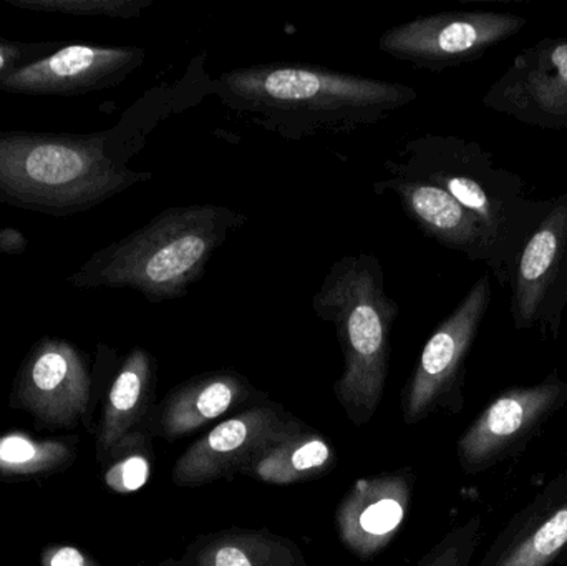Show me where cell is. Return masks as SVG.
<instances>
[{"label": "cell", "mask_w": 567, "mask_h": 566, "mask_svg": "<svg viewBox=\"0 0 567 566\" xmlns=\"http://www.w3.org/2000/svg\"><path fill=\"white\" fill-rule=\"evenodd\" d=\"M225 109L281 138L347 135L419 99L412 86L302 63L226 70L213 82Z\"/></svg>", "instance_id": "1"}, {"label": "cell", "mask_w": 567, "mask_h": 566, "mask_svg": "<svg viewBox=\"0 0 567 566\" xmlns=\"http://www.w3.org/2000/svg\"><path fill=\"white\" fill-rule=\"evenodd\" d=\"M130 112L96 133L0 132V203L42 215L85 213L152 175L128 168Z\"/></svg>", "instance_id": "2"}, {"label": "cell", "mask_w": 567, "mask_h": 566, "mask_svg": "<svg viewBox=\"0 0 567 566\" xmlns=\"http://www.w3.org/2000/svg\"><path fill=\"white\" fill-rule=\"evenodd\" d=\"M385 169L390 176L440 186L475 215L492 246V275L502 288L509 285L516 258L549 199L532 198L525 179L496 165L480 143L445 133H423L403 143L395 158L386 159Z\"/></svg>", "instance_id": "3"}, {"label": "cell", "mask_w": 567, "mask_h": 566, "mask_svg": "<svg viewBox=\"0 0 567 566\" xmlns=\"http://www.w3.org/2000/svg\"><path fill=\"white\" fill-rule=\"evenodd\" d=\"M249 222L221 205L175 206L92 256L66 281L75 288H128L150 302L188 295L229 235Z\"/></svg>", "instance_id": "4"}, {"label": "cell", "mask_w": 567, "mask_h": 566, "mask_svg": "<svg viewBox=\"0 0 567 566\" xmlns=\"http://www.w3.org/2000/svg\"><path fill=\"white\" fill-rule=\"evenodd\" d=\"M312 309L336 328L343 372L333 385L350 421L362 425L379 409L389 378L392 329L399 302L386 295L379 258L346 255L330 266L312 298Z\"/></svg>", "instance_id": "5"}, {"label": "cell", "mask_w": 567, "mask_h": 566, "mask_svg": "<svg viewBox=\"0 0 567 566\" xmlns=\"http://www.w3.org/2000/svg\"><path fill=\"white\" fill-rule=\"evenodd\" d=\"M492 301V279L482 275L456 308L436 326L403 391L402 411L406 424H416L439 409L462 411L466 361Z\"/></svg>", "instance_id": "6"}, {"label": "cell", "mask_w": 567, "mask_h": 566, "mask_svg": "<svg viewBox=\"0 0 567 566\" xmlns=\"http://www.w3.org/2000/svg\"><path fill=\"white\" fill-rule=\"evenodd\" d=\"M567 405V382L553 369L543 381L496 394L456 444L463 472L478 475L518 457Z\"/></svg>", "instance_id": "7"}, {"label": "cell", "mask_w": 567, "mask_h": 566, "mask_svg": "<svg viewBox=\"0 0 567 566\" xmlns=\"http://www.w3.org/2000/svg\"><path fill=\"white\" fill-rule=\"evenodd\" d=\"M508 288L516 331L558 341L567 308V193L549 198L516 258Z\"/></svg>", "instance_id": "8"}, {"label": "cell", "mask_w": 567, "mask_h": 566, "mask_svg": "<svg viewBox=\"0 0 567 566\" xmlns=\"http://www.w3.org/2000/svg\"><path fill=\"white\" fill-rule=\"evenodd\" d=\"M526 23L516 13L488 10L432 13L385 30L379 49L413 69L442 72L480 59L522 32Z\"/></svg>", "instance_id": "9"}, {"label": "cell", "mask_w": 567, "mask_h": 566, "mask_svg": "<svg viewBox=\"0 0 567 566\" xmlns=\"http://www.w3.org/2000/svg\"><path fill=\"white\" fill-rule=\"evenodd\" d=\"M483 105L535 128L567 130V35L545 37L518 52Z\"/></svg>", "instance_id": "10"}, {"label": "cell", "mask_w": 567, "mask_h": 566, "mask_svg": "<svg viewBox=\"0 0 567 566\" xmlns=\"http://www.w3.org/2000/svg\"><path fill=\"white\" fill-rule=\"evenodd\" d=\"M138 47L66 45L0 79L23 95H85L118 85L145 62Z\"/></svg>", "instance_id": "11"}, {"label": "cell", "mask_w": 567, "mask_h": 566, "mask_svg": "<svg viewBox=\"0 0 567 566\" xmlns=\"http://www.w3.org/2000/svg\"><path fill=\"white\" fill-rule=\"evenodd\" d=\"M92 379L82 352L59 339L35 344L20 368L16 401L37 421L72 428L85 415Z\"/></svg>", "instance_id": "12"}, {"label": "cell", "mask_w": 567, "mask_h": 566, "mask_svg": "<svg viewBox=\"0 0 567 566\" xmlns=\"http://www.w3.org/2000/svg\"><path fill=\"white\" fill-rule=\"evenodd\" d=\"M296 429L275 408H252L189 445L173 467L178 487H198L243 472L269 445Z\"/></svg>", "instance_id": "13"}, {"label": "cell", "mask_w": 567, "mask_h": 566, "mask_svg": "<svg viewBox=\"0 0 567 566\" xmlns=\"http://www.w3.org/2000/svg\"><path fill=\"white\" fill-rule=\"evenodd\" d=\"M567 566V467L516 512L478 566Z\"/></svg>", "instance_id": "14"}, {"label": "cell", "mask_w": 567, "mask_h": 566, "mask_svg": "<svg viewBox=\"0 0 567 566\" xmlns=\"http://www.w3.org/2000/svg\"><path fill=\"white\" fill-rule=\"evenodd\" d=\"M409 471L355 482L337 508L336 522L342 544L367 560L399 535L412 498Z\"/></svg>", "instance_id": "15"}, {"label": "cell", "mask_w": 567, "mask_h": 566, "mask_svg": "<svg viewBox=\"0 0 567 566\" xmlns=\"http://www.w3.org/2000/svg\"><path fill=\"white\" fill-rule=\"evenodd\" d=\"M373 189L377 195L393 193L403 213L433 241L492 271L493 251L485 228L445 189L409 176H390L377 182Z\"/></svg>", "instance_id": "16"}, {"label": "cell", "mask_w": 567, "mask_h": 566, "mask_svg": "<svg viewBox=\"0 0 567 566\" xmlns=\"http://www.w3.org/2000/svg\"><path fill=\"white\" fill-rule=\"evenodd\" d=\"M251 388L238 372L219 371L185 382L166 399L159 431L175 439L192 434L249 398Z\"/></svg>", "instance_id": "17"}, {"label": "cell", "mask_w": 567, "mask_h": 566, "mask_svg": "<svg viewBox=\"0 0 567 566\" xmlns=\"http://www.w3.org/2000/svg\"><path fill=\"white\" fill-rule=\"evenodd\" d=\"M155 378V358L145 349H133L123 361L106 395L99 435L100 455L109 454L142 421L152 401Z\"/></svg>", "instance_id": "18"}, {"label": "cell", "mask_w": 567, "mask_h": 566, "mask_svg": "<svg viewBox=\"0 0 567 566\" xmlns=\"http://www.w3.org/2000/svg\"><path fill=\"white\" fill-rule=\"evenodd\" d=\"M333 462L336 452L332 445L317 432L299 431L297 425L265 449L243 472L266 484L292 485L326 474Z\"/></svg>", "instance_id": "19"}, {"label": "cell", "mask_w": 567, "mask_h": 566, "mask_svg": "<svg viewBox=\"0 0 567 566\" xmlns=\"http://www.w3.org/2000/svg\"><path fill=\"white\" fill-rule=\"evenodd\" d=\"M299 550L265 532H226L206 542L196 566H300Z\"/></svg>", "instance_id": "20"}, {"label": "cell", "mask_w": 567, "mask_h": 566, "mask_svg": "<svg viewBox=\"0 0 567 566\" xmlns=\"http://www.w3.org/2000/svg\"><path fill=\"white\" fill-rule=\"evenodd\" d=\"M75 454L66 442L42 441L22 432L0 435V474L32 477L66 467Z\"/></svg>", "instance_id": "21"}, {"label": "cell", "mask_w": 567, "mask_h": 566, "mask_svg": "<svg viewBox=\"0 0 567 566\" xmlns=\"http://www.w3.org/2000/svg\"><path fill=\"white\" fill-rule=\"evenodd\" d=\"M105 484L118 494L138 491L150 478V459L138 435L130 434L109 452Z\"/></svg>", "instance_id": "22"}, {"label": "cell", "mask_w": 567, "mask_h": 566, "mask_svg": "<svg viewBox=\"0 0 567 566\" xmlns=\"http://www.w3.org/2000/svg\"><path fill=\"white\" fill-rule=\"evenodd\" d=\"M153 0H7L10 6L33 12L136 19Z\"/></svg>", "instance_id": "23"}, {"label": "cell", "mask_w": 567, "mask_h": 566, "mask_svg": "<svg viewBox=\"0 0 567 566\" xmlns=\"http://www.w3.org/2000/svg\"><path fill=\"white\" fill-rule=\"evenodd\" d=\"M482 518L472 517L453 528L419 566H470L482 541Z\"/></svg>", "instance_id": "24"}, {"label": "cell", "mask_w": 567, "mask_h": 566, "mask_svg": "<svg viewBox=\"0 0 567 566\" xmlns=\"http://www.w3.org/2000/svg\"><path fill=\"white\" fill-rule=\"evenodd\" d=\"M59 50V43H25L0 40V79Z\"/></svg>", "instance_id": "25"}, {"label": "cell", "mask_w": 567, "mask_h": 566, "mask_svg": "<svg viewBox=\"0 0 567 566\" xmlns=\"http://www.w3.org/2000/svg\"><path fill=\"white\" fill-rule=\"evenodd\" d=\"M40 566H100L90 555L72 545H52L42 552Z\"/></svg>", "instance_id": "26"}, {"label": "cell", "mask_w": 567, "mask_h": 566, "mask_svg": "<svg viewBox=\"0 0 567 566\" xmlns=\"http://www.w3.org/2000/svg\"><path fill=\"white\" fill-rule=\"evenodd\" d=\"M25 236L13 228L0 229V253L22 255L25 251Z\"/></svg>", "instance_id": "27"}]
</instances>
